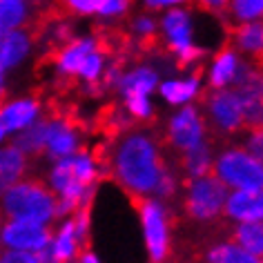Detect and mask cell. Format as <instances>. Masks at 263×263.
<instances>
[{"label":"cell","mask_w":263,"mask_h":263,"mask_svg":"<svg viewBox=\"0 0 263 263\" xmlns=\"http://www.w3.org/2000/svg\"><path fill=\"white\" fill-rule=\"evenodd\" d=\"M149 7L159 9V7H165V5H174V3H183V0H145Z\"/></svg>","instance_id":"cell-34"},{"label":"cell","mask_w":263,"mask_h":263,"mask_svg":"<svg viewBox=\"0 0 263 263\" xmlns=\"http://www.w3.org/2000/svg\"><path fill=\"white\" fill-rule=\"evenodd\" d=\"M185 185H187V194L185 201H183V208H185L187 216L208 221L214 219L223 210V203L228 199V185L214 174L212 167L205 174L190 179Z\"/></svg>","instance_id":"cell-3"},{"label":"cell","mask_w":263,"mask_h":263,"mask_svg":"<svg viewBox=\"0 0 263 263\" xmlns=\"http://www.w3.org/2000/svg\"><path fill=\"white\" fill-rule=\"evenodd\" d=\"M45 127H47V118L36 121V123L31 121L27 127H23L14 145L21 149L25 156H31V159L43 156L45 154Z\"/></svg>","instance_id":"cell-17"},{"label":"cell","mask_w":263,"mask_h":263,"mask_svg":"<svg viewBox=\"0 0 263 263\" xmlns=\"http://www.w3.org/2000/svg\"><path fill=\"white\" fill-rule=\"evenodd\" d=\"M81 263H98V259H96V254H94V252H89V250H85L83 256H81Z\"/></svg>","instance_id":"cell-35"},{"label":"cell","mask_w":263,"mask_h":263,"mask_svg":"<svg viewBox=\"0 0 263 263\" xmlns=\"http://www.w3.org/2000/svg\"><path fill=\"white\" fill-rule=\"evenodd\" d=\"M261 23L259 21H248L239 25V27L230 29V34H232V41L239 49L248 51V54H254L256 58L261 56V45H263V34H261Z\"/></svg>","instance_id":"cell-18"},{"label":"cell","mask_w":263,"mask_h":263,"mask_svg":"<svg viewBox=\"0 0 263 263\" xmlns=\"http://www.w3.org/2000/svg\"><path fill=\"white\" fill-rule=\"evenodd\" d=\"M65 5H67V9H74L78 14H91V11H96L94 0H65Z\"/></svg>","instance_id":"cell-32"},{"label":"cell","mask_w":263,"mask_h":263,"mask_svg":"<svg viewBox=\"0 0 263 263\" xmlns=\"http://www.w3.org/2000/svg\"><path fill=\"white\" fill-rule=\"evenodd\" d=\"M27 23V0H0V31L18 29Z\"/></svg>","instance_id":"cell-24"},{"label":"cell","mask_w":263,"mask_h":263,"mask_svg":"<svg viewBox=\"0 0 263 263\" xmlns=\"http://www.w3.org/2000/svg\"><path fill=\"white\" fill-rule=\"evenodd\" d=\"M94 7L103 16H118L123 11H127L129 0H94Z\"/></svg>","instance_id":"cell-29"},{"label":"cell","mask_w":263,"mask_h":263,"mask_svg":"<svg viewBox=\"0 0 263 263\" xmlns=\"http://www.w3.org/2000/svg\"><path fill=\"white\" fill-rule=\"evenodd\" d=\"M232 11L239 21H259L263 11V0H232Z\"/></svg>","instance_id":"cell-27"},{"label":"cell","mask_w":263,"mask_h":263,"mask_svg":"<svg viewBox=\"0 0 263 263\" xmlns=\"http://www.w3.org/2000/svg\"><path fill=\"white\" fill-rule=\"evenodd\" d=\"M0 241L5 246L14 250H27V252H38L47 243H51L49 230L41 223H29V221H9L3 226Z\"/></svg>","instance_id":"cell-6"},{"label":"cell","mask_w":263,"mask_h":263,"mask_svg":"<svg viewBox=\"0 0 263 263\" xmlns=\"http://www.w3.org/2000/svg\"><path fill=\"white\" fill-rule=\"evenodd\" d=\"M78 149V134L76 125L69 118L49 116L45 127V152L51 159H65Z\"/></svg>","instance_id":"cell-8"},{"label":"cell","mask_w":263,"mask_h":263,"mask_svg":"<svg viewBox=\"0 0 263 263\" xmlns=\"http://www.w3.org/2000/svg\"><path fill=\"white\" fill-rule=\"evenodd\" d=\"M196 3H199L201 9L212 11V14H219V16L226 14L230 7V0H196Z\"/></svg>","instance_id":"cell-31"},{"label":"cell","mask_w":263,"mask_h":263,"mask_svg":"<svg viewBox=\"0 0 263 263\" xmlns=\"http://www.w3.org/2000/svg\"><path fill=\"white\" fill-rule=\"evenodd\" d=\"M156 85H159V76L149 67H139L129 74H123L118 87H123L125 94H149Z\"/></svg>","instance_id":"cell-19"},{"label":"cell","mask_w":263,"mask_h":263,"mask_svg":"<svg viewBox=\"0 0 263 263\" xmlns=\"http://www.w3.org/2000/svg\"><path fill=\"white\" fill-rule=\"evenodd\" d=\"M167 143H172L179 152H187L203 143V121L194 107H183L172 118L167 127Z\"/></svg>","instance_id":"cell-7"},{"label":"cell","mask_w":263,"mask_h":263,"mask_svg":"<svg viewBox=\"0 0 263 263\" xmlns=\"http://www.w3.org/2000/svg\"><path fill=\"white\" fill-rule=\"evenodd\" d=\"M234 94L241 105L243 127H248L250 132H261V81L239 85Z\"/></svg>","instance_id":"cell-13"},{"label":"cell","mask_w":263,"mask_h":263,"mask_svg":"<svg viewBox=\"0 0 263 263\" xmlns=\"http://www.w3.org/2000/svg\"><path fill=\"white\" fill-rule=\"evenodd\" d=\"M230 243H236L243 250L261 256L263 252V230L261 223H241L239 228H234V232L230 234Z\"/></svg>","instance_id":"cell-22"},{"label":"cell","mask_w":263,"mask_h":263,"mask_svg":"<svg viewBox=\"0 0 263 263\" xmlns=\"http://www.w3.org/2000/svg\"><path fill=\"white\" fill-rule=\"evenodd\" d=\"M3 208L11 221H29L45 226L56 216V199L43 181H25L3 192Z\"/></svg>","instance_id":"cell-2"},{"label":"cell","mask_w":263,"mask_h":263,"mask_svg":"<svg viewBox=\"0 0 263 263\" xmlns=\"http://www.w3.org/2000/svg\"><path fill=\"white\" fill-rule=\"evenodd\" d=\"M31 36L23 29L0 31V71L14 67L27 56Z\"/></svg>","instance_id":"cell-14"},{"label":"cell","mask_w":263,"mask_h":263,"mask_svg":"<svg viewBox=\"0 0 263 263\" xmlns=\"http://www.w3.org/2000/svg\"><path fill=\"white\" fill-rule=\"evenodd\" d=\"M96 172L109 174L123 185L127 194H149L159 185L161 176L167 172L159 147L145 134H127L109 152L103 145L91 156Z\"/></svg>","instance_id":"cell-1"},{"label":"cell","mask_w":263,"mask_h":263,"mask_svg":"<svg viewBox=\"0 0 263 263\" xmlns=\"http://www.w3.org/2000/svg\"><path fill=\"white\" fill-rule=\"evenodd\" d=\"M236 65H239V58L230 47H226L216 56L214 67H212V76H210V87L212 89H221L234 81V71Z\"/></svg>","instance_id":"cell-20"},{"label":"cell","mask_w":263,"mask_h":263,"mask_svg":"<svg viewBox=\"0 0 263 263\" xmlns=\"http://www.w3.org/2000/svg\"><path fill=\"white\" fill-rule=\"evenodd\" d=\"M246 152H250L254 159L261 161V132H250V139H248V147Z\"/></svg>","instance_id":"cell-33"},{"label":"cell","mask_w":263,"mask_h":263,"mask_svg":"<svg viewBox=\"0 0 263 263\" xmlns=\"http://www.w3.org/2000/svg\"><path fill=\"white\" fill-rule=\"evenodd\" d=\"M38 109H41V103L38 101H16V103H9L0 109V123L7 132H16V129H23L34 121L38 116Z\"/></svg>","instance_id":"cell-16"},{"label":"cell","mask_w":263,"mask_h":263,"mask_svg":"<svg viewBox=\"0 0 263 263\" xmlns=\"http://www.w3.org/2000/svg\"><path fill=\"white\" fill-rule=\"evenodd\" d=\"M94 49H96L94 38H71L69 43L63 45V47L49 51V61L54 63L63 74L76 76V71L81 67V63L85 61V56Z\"/></svg>","instance_id":"cell-11"},{"label":"cell","mask_w":263,"mask_h":263,"mask_svg":"<svg viewBox=\"0 0 263 263\" xmlns=\"http://www.w3.org/2000/svg\"><path fill=\"white\" fill-rule=\"evenodd\" d=\"M0 234H3V212H0Z\"/></svg>","instance_id":"cell-37"},{"label":"cell","mask_w":263,"mask_h":263,"mask_svg":"<svg viewBox=\"0 0 263 263\" xmlns=\"http://www.w3.org/2000/svg\"><path fill=\"white\" fill-rule=\"evenodd\" d=\"M5 134H7V129H5V127H3V123H0V141H3V136H5Z\"/></svg>","instance_id":"cell-36"},{"label":"cell","mask_w":263,"mask_h":263,"mask_svg":"<svg viewBox=\"0 0 263 263\" xmlns=\"http://www.w3.org/2000/svg\"><path fill=\"white\" fill-rule=\"evenodd\" d=\"M51 248H54V261L56 263H69L78 254V243L74 239V226H71V221L63 226L61 234H58V239L51 243Z\"/></svg>","instance_id":"cell-26"},{"label":"cell","mask_w":263,"mask_h":263,"mask_svg":"<svg viewBox=\"0 0 263 263\" xmlns=\"http://www.w3.org/2000/svg\"><path fill=\"white\" fill-rule=\"evenodd\" d=\"M199 81L201 78L199 76H192L190 81H170V83H163L161 85V96L165 98L167 103H172V105H181V103H185L190 101L194 94H196V89H199Z\"/></svg>","instance_id":"cell-25"},{"label":"cell","mask_w":263,"mask_h":263,"mask_svg":"<svg viewBox=\"0 0 263 263\" xmlns=\"http://www.w3.org/2000/svg\"><path fill=\"white\" fill-rule=\"evenodd\" d=\"M181 167L190 179H196V176L205 174L210 167H212V161H210V147L199 143L196 147L183 152V159H181Z\"/></svg>","instance_id":"cell-23"},{"label":"cell","mask_w":263,"mask_h":263,"mask_svg":"<svg viewBox=\"0 0 263 263\" xmlns=\"http://www.w3.org/2000/svg\"><path fill=\"white\" fill-rule=\"evenodd\" d=\"M125 98H127V109H129L136 118L145 121V118L152 114V105H149V101H147L145 94H125Z\"/></svg>","instance_id":"cell-28"},{"label":"cell","mask_w":263,"mask_h":263,"mask_svg":"<svg viewBox=\"0 0 263 263\" xmlns=\"http://www.w3.org/2000/svg\"><path fill=\"white\" fill-rule=\"evenodd\" d=\"M226 214L241 223H261L263 203L261 190H234L223 203Z\"/></svg>","instance_id":"cell-10"},{"label":"cell","mask_w":263,"mask_h":263,"mask_svg":"<svg viewBox=\"0 0 263 263\" xmlns=\"http://www.w3.org/2000/svg\"><path fill=\"white\" fill-rule=\"evenodd\" d=\"M132 205L139 210L143 228H145V241L147 250L154 263H161L170 252V241H167V223L163 208L154 199H147L145 194H129Z\"/></svg>","instance_id":"cell-5"},{"label":"cell","mask_w":263,"mask_h":263,"mask_svg":"<svg viewBox=\"0 0 263 263\" xmlns=\"http://www.w3.org/2000/svg\"><path fill=\"white\" fill-rule=\"evenodd\" d=\"M0 263H41L36 254L27 252V250H7L0 254Z\"/></svg>","instance_id":"cell-30"},{"label":"cell","mask_w":263,"mask_h":263,"mask_svg":"<svg viewBox=\"0 0 263 263\" xmlns=\"http://www.w3.org/2000/svg\"><path fill=\"white\" fill-rule=\"evenodd\" d=\"M27 172V156H25L16 145H7L0 149V194L7 192L11 185Z\"/></svg>","instance_id":"cell-15"},{"label":"cell","mask_w":263,"mask_h":263,"mask_svg":"<svg viewBox=\"0 0 263 263\" xmlns=\"http://www.w3.org/2000/svg\"><path fill=\"white\" fill-rule=\"evenodd\" d=\"M163 31L167 36V49L172 54H181L183 49L192 47V25H190V16L181 9L167 11L163 18Z\"/></svg>","instance_id":"cell-12"},{"label":"cell","mask_w":263,"mask_h":263,"mask_svg":"<svg viewBox=\"0 0 263 263\" xmlns=\"http://www.w3.org/2000/svg\"><path fill=\"white\" fill-rule=\"evenodd\" d=\"M212 170L228 187L261 190V183H263L261 161L254 159L252 154L241 147L223 152L219 156V161H216V165H212Z\"/></svg>","instance_id":"cell-4"},{"label":"cell","mask_w":263,"mask_h":263,"mask_svg":"<svg viewBox=\"0 0 263 263\" xmlns=\"http://www.w3.org/2000/svg\"><path fill=\"white\" fill-rule=\"evenodd\" d=\"M208 109L212 114L216 127H221L228 134H234L243 127L241 121V105L234 91H228L226 87L212 89L208 96Z\"/></svg>","instance_id":"cell-9"},{"label":"cell","mask_w":263,"mask_h":263,"mask_svg":"<svg viewBox=\"0 0 263 263\" xmlns=\"http://www.w3.org/2000/svg\"><path fill=\"white\" fill-rule=\"evenodd\" d=\"M208 263H261V256L248 252L236 243H219L208 252Z\"/></svg>","instance_id":"cell-21"}]
</instances>
